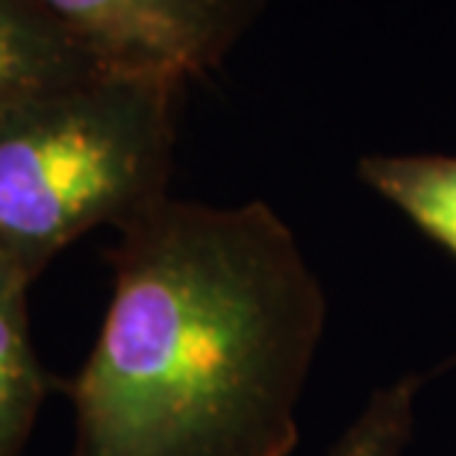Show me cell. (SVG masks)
Segmentation results:
<instances>
[{
	"label": "cell",
	"mask_w": 456,
	"mask_h": 456,
	"mask_svg": "<svg viewBox=\"0 0 456 456\" xmlns=\"http://www.w3.org/2000/svg\"><path fill=\"white\" fill-rule=\"evenodd\" d=\"M106 262L110 309L68 386L71 456H292L327 297L277 209L168 195Z\"/></svg>",
	"instance_id": "cell-1"
},
{
	"label": "cell",
	"mask_w": 456,
	"mask_h": 456,
	"mask_svg": "<svg viewBox=\"0 0 456 456\" xmlns=\"http://www.w3.org/2000/svg\"><path fill=\"white\" fill-rule=\"evenodd\" d=\"M183 86L106 68L0 115V262L36 280L86 232L168 198Z\"/></svg>",
	"instance_id": "cell-2"
},
{
	"label": "cell",
	"mask_w": 456,
	"mask_h": 456,
	"mask_svg": "<svg viewBox=\"0 0 456 456\" xmlns=\"http://www.w3.org/2000/svg\"><path fill=\"white\" fill-rule=\"evenodd\" d=\"M103 60L189 83L224 65L268 0H42Z\"/></svg>",
	"instance_id": "cell-3"
},
{
	"label": "cell",
	"mask_w": 456,
	"mask_h": 456,
	"mask_svg": "<svg viewBox=\"0 0 456 456\" xmlns=\"http://www.w3.org/2000/svg\"><path fill=\"white\" fill-rule=\"evenodd\" d=\"M106 68L121 65L103 60L42 0H0V115Z\"/></svg>",
	"instance_id": "cell-4"
},
{
	"label": "cell",
	"mask_w": 456,
	"mask_h": 456,
	"mask_svg": "<svg viewBox=\"0 0 456 456\" xmlns=\"http://www.w3.org/2000/svg\"><path fill=\"white\" fill-rule=\"evenodd\" d=\"M356 174L456 259V153H368Z\"/></svg>",
	"instance_id": "cell-5"
},
{
	"label": "cell",
	"mask_w": 456,
	"mask_h": 456,
	"mask_svg": "<svg viewBox=\"0 0 456 456\" xmlns=\"http://www.w3.org/2000/svg\"><path fill=\"white\" fill-rule=\"evenodd\" d=\"M30 286V277L0 262V456L21 453L47 389L27 318Z\"/></svg>",
	"instance_id": "cell-6"
},
{
	"label": "cell",
	"mask_w": 456,
	"mask_h": 456,
	"mask_svg": "<svg viewBox=\"0 0 456 456\" xmlns=\"http://www.w3.org/2000/svg\"><path fill=\"white\" fill-rule=\"evenodd\" d=\"M421 386V374H403L401 380L374 389L362 412L345 427L327 456H403L412 442Z\"/></svg>",
	"instance_id": "cell-7"
}]
</instances>
